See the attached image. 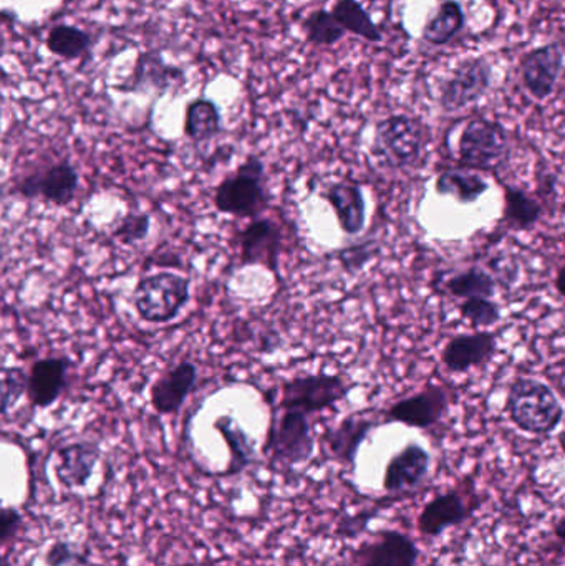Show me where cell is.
Listing matches in <instances>:
<instances>
[{"label": "cell", "instance_id": "603a6c76", "mask_svg": "<svg viewBox=\"0 0 565 566\" xmlns=\"http://www.w3.org/2000/svg\"><path fill=\"white\" fill-rule=\"evenodd\" d=\"M215 429L222 436L229 449V464L221 478L241 474L249 465L254 464V439L249 438L248 432L232 416H219L215 421Z\"/></svg>", "mask_w": 565, "mask_h": 566}, {"label": "cell", "instance_id": "f35d334b", "mask_svg": "<svg viewBox=\"0 0 565 566\" xmlns=\"http://www.w3.org/2000/svg\"><path fill=\"white\" fill-rule=\"evenodd\" d=\"M556 289H557V292H559L561 295H563L565 298V265H564V268L559 269V272H557Z\"/></svg>", "mask_w": 565, "mask_h": 566}, {"label": "cell", "instance_id": "8fae6325", "mask_svg": "<svg viewBox=\"0 0 565 566\" xmlns=\"http://www.w3.org/2000/svg\"><path fill=\"white\" fill-rule=\"evenodd\" d=\"M236 244L244 265H264L279 279V255L282 251V229L271 219H254L236 234Z\"/></svg>", "mask_w": 565, "mask_h": 566}, {"label": "cell", "instance_id": "7a4b0ae2", "mask_svg": "<svg viewBox=\"0 0 565 566\" xmlns=\"http://www.w3.org/2000/svg\"><path fill=\"white\" fill-rule=\"evenodd\" d=\"M511 421L530 434H550L559 428L564 408L553 389L533 378H520L508 392Z\"/></svg>", "mask_w": 565, "mask_h": 566}, {"label": "cell", "instance_id": "484cf974", "mask_svg": "<svg viewBox=\"0 0 565 566\" xmlns=\"http://www.w3.org/2000/svg\"><path fill=\"white\" fill-rule=\"evenodd\" d=\"M437 191L443 196H451L461 205H473L490 185L478 172L468 169H447L437 178Z\"/></svg>", "mask_w": 565, "mask_h": 566}, {"label": "cell", "instance_id": "836d02e7", "mask_svg": "<svg viewBox=\"0 0 565 566\" xmlns=\"http://www.w3.org/2000/svg\"><path fill=\"white\" fill-rule=\"evenodd\" d=\"M461 315L474 326H493L500 322L501 312L496 302L491 298H467L460 305Z\"/></svg>", "mask_w": 565, "mask_h": 566}, {"label": "cell", "instance_id": "4fadbf2b", "mask_svg": "<svg viewBox=\"0 0 565 566\" xmlns=\"http://www.w3.org/2000/svg\"><path fill=\"white\" fill-rule=\"evenodd\" d=\"M73 361L66 356H46L36 359L29 371V396L33 408L46 409L59 401L69 386L70 369Z\"/></svg>", "mask_w": 565, "mask_h": 566}, {"label": "cell", "instance_id": "ffe728a7", "mask_svg": "<svg viewBox=\"0 0 565 566\" xmlns=\"http://www.w3.org/2000/svg\"><path fill=\"white\" fill-rule=\"evenodd\" d=\"M100 446L92 441L72 442L63 446L56 452L59 462L55 465V475L60 484L66 489H82L88 484L100 461Z\"/></svg>", "mask_w": 565, "mask_h": 566}, {"label": "cell", "instance_id": "e0dca14e", "mask_svg": "<svg viewBox=\"0 0 565 566\" xmlns=\"http://www.w3.org/2000/svg\"><path fill=\"white\" fill-rule=\"evenodd\" d=\"M477 505H471L460 492L451 491L428 502L418 517V531L425 537H438L447 528L457 527L471 517Z\"/></svg>", "mask_w": 565, "mask_h": 566}, {"label": "cell", "instance_id": "cb8c5ba5", "mask_svg": "<svg viewBox=\"0 0 565 566\" xmlns=\"http://www.w3.org/2000/svg\"><path fill=\"white\" fill-rule=\"evenodd\" d=\"M464 23L463 6L458 0H441L437 13L425 23L421 36L430 45L443 46L463 30Z\"/></svg>", "mask_w": 565, "mask_h": 566}, {"label": "cell", "instance_id": "7c38bea8", "mask_svg": "<svg viewBox=\"0 0 565 566\" xmlns=\"http://www.w3.org/2000/svg\"><path fill=\"white\" fill-rule=\"evenodd\" d=\"M450 405L443 386H430L410 398L400 399L385 412V421L401 422L410 428L428 429L437 424Z\"/></svg>", "mask_w": 565, "mask_h": 566}, {"label": "cell", "instance_id": "44dd1931", "mask_svg": "<svg viewBox=\"0 0 565 566\" xmlns=\"http://www.w3.org/2000/svg\"><path fill=\"white\" fill-rule=\"evenodd\" d=\"M377 424L378 422L374 419L350 415L341 424L328 429L325 432L324 441L332 458L341 464L350 465L354 469L360 446L364 444L368 434L377 428Z\"/></svg>", "mask_w": 565, "mask_h": 566}, {"label": "cell", "instance_id": "5b68a950", "mask_svg": "<svg viewBox=\"0 0 565 566\" xmlns=\"http://www.w3.org/2000/svg\"><path fill=\"white\" fill-rule=\"evenodd\" d=\"M511 142L501 123L474 118L464 126L458 142V155L464 168L478 171L498 169L510 158Z\"/></svg>", "mask_w": 565, "mask_h": 566}, {"label": "cell", "instance_id": "30bf717a", "mask_svg": "<svg viewBox=\"0 0 565 566\" xmlns=\"http://www.w3.org/2000/svg\"><path fill=\"white\" fill-rule=\"evenodd\" d=\"M564 49L559 42L530 50L521 60V82L533 98L544 102L553 95L564 70Z\"/></svg>", "mask_w": 565, "mask_h": 566}, {"label": "cell", "instance_id": "d590c367", "mask_svg": "<svg viewBox=\"0 0 565 566\" xmlns=\"http://www.w3.org/2000/svg\"><path fill=\"white\" fill-rule=\"evenodd\" d=\"M43 560L46 566H82L86 564V555L73 551L69 542L59 541L50 545Z\"/></svg>", "mask_w": 565, "mask_h": 566}, {"label": "cell", "instance_id": "60d3db41", "mask_svg": "<svg viewBox=\"0 0 565 566\" xmlns=\"http://www.w3.org/2000/svg\"><path fill=\"white\" fill-rule=\"evenodd\" d=\"M559 444H561V448H563V451L565 452V431L561 432Z\"/></svg>", "mask_w": 565, "mask_h": 566}, {"label": "cell", "instance_id": "4316f807", "mask_svg": "<svg viewBox=\"0 0 565 566\" xmlns=\"http://www.w3.org/2000/svg\"><path fill=\"white\" fill-rule=\"evenodd\" d=\"M331 12L344 27L345 32L354 33L372 43L384 40L380 27L374 22L368 10L358 0H335Z\"/></svg>", "mask_w": 565, "mask_h": 566}, {"label": "cell", "instance_id": "83f0119b", "mask_svg": "<svg viewBox=\"0 0 565 566\" xmlns=\"http://www.w3.org/2000/svg\"><path fill=\"white\" fill-rule=\"evenodd\" d=\"M90 46H92V35L79 27L66 25V23L52 27L46 35V49L63 60L80 59L88 52Z\"/></svg>", "mask_w": 565, "mask_h": 566}, {"label": "cell", "instance_id": "2e32d148", "mask_svg": "<svg viewBox=\"0 0 565 566\" xmlns=\"http://www.w3.org/2000/svg\"><path fill=\"white\" fill-rule=\"evenodd\" d=\"M498 348V338L494 333L477 332L468 335H458L444 346V368L451 373H467L478 368L493 358Z\"/></svg>", "mask_w": 565, "mask_h": 566}, {"label": "cell", "instance_id": "9a60e30c", "mask_svg": "<svg viewBox=\"0 0 565 566\" xmlns=\"http://www.w3.org/2000/svg\"><path fill=\"white\" fill-rule=\"evenodd\" d=\"M198 382V366L181 361L153 382L151 406L158 415H178Z\"/></svg>", "mask_w": 565, "mask_h": 566}, {"label": "cell", "instance_id": "9c48e42d", "mask_svg": "<svg viewBox=\"0 0 565 566\" xmlns=\"http://www.w3.org/2000/svg\"><path fill=\"white\" fill-rule=\"evenodd\" d=\"M493 82V66L484 56L458 63L440 90V106L447 113L460 112L480 102Z\"/></svg>", "mask_w": 565, "mask_h": 566}, {"label": "cell", "instance_id": "f1b7e54d", "mask_svg": "<svg viewBox=\"0 0 565 566\" xmlns=\"http://www.w3.org/2000/svg\"><path fill=\"white\" fill-rule=\"evenodd\" d=\"M496 279L481 268L467 269L448 279L447 292L458 298H491L496 292Z\"/></svg>", "mask_w": 565, "mask_h": 566}, {"label": "cell", "instance_id": "7402d4cb", "mask_svg": "<svg viewBox=\"0 0 565 566\" xmlns=\"http://www.w3.org/2000/svg\"><path fill=\"white\" fill-rule=\"evenodd\" d=\"M325 201L334 209L338 226L347 235H358L367 222L364 191L354 182H334L324 192Z\"/></svg>", "mask_w": 565, "mask_h": 566}, {"label": "cell", "instance_id": "ba28073f", "mask_svg": "<svg viewBox=\"0 0 565 566\" xmlns=\"http://www.w3.org/2000/svg\"><path fill=\"white\" fill-rule=\"evenodd\" d=\"M79 186V169L69 159H60L17 179L10 195L20 196L22 199L40 198L49 205L65 208L75 199Z\"/></svg>", "mask_w": 565, "mask_h": 566}, {"label": "cell", "instance_id": "5bb4252c", "mask_svg": "<svg viewBox=\"0 0 565 566\" xmlns=\"http://www.w3.org/2000/svg\"><path fill=\"white\" fill-rule=\"evenodd\" d=\"M420 551L408 535L381 531L355 554L357 566H417Z\"/></svg>", "mask_w": 565, "mask_h": 566}, {"label": "cell", "instance_id": "8992f818", "mask_svg": "<svg viewBox=\"0 0 565 566\" xmlns=\"http://www.w3.org/2000/svg\"><path fill=\"white\" fill-rule=\"evenodd\" d=\"M262 451L271 455L275 464L287 468L311 461L315 452V439L308 415L299 409H282V416L272 422Z\"/></svg>", "mask_w": 565, "mask_h": 566}, {"label": "cell", "instance_id": "52a82bcc", "mask_svg": "<svg viewBox=\"0 0 565 566\" xmlns=\"http://www.w3.org/2000/svg\"><path fill=\"white\" fill-rule=\"evenodd\" d=\"M352 388L354 385H348L341 375L317 373L297 376L282 385L279 408L299 409L305 415H315L344 401Z\"/></svg>", "mask_w": 565, "mask_h": 566}, {"label": "cell", "instance_id": "e575fe53", "mask_svg": "<svg viewBox=\"0 0 565 566\" xmlns=\"http://www.w3.org/2000/svg\"><path fill=\"white\" fill-rule=\"evenodd\" d=\"M377 254V242H360L337 252V261L348 274L362 271Z\"/></svg>", "mask_w": 565, "mask_h": 566}, {"label": "cell", "instance_id": "d4e9b609", "mask_svg": "<svg viewBox=\"0 0 565 566\" xmlns=\"http://www.w3.org/2000/svg\"><path fill=\"white\" fill-rule=\"evenodd\" d=\"M222 132L221 112L209 98H196L186 106L185 135L191 142L206 143Z\"/></svg>", "mask_w": 565, "mask_h": 566}, {"label": "cell", "instance_id": "d6a6232c", "mask_svg": "<svg viewBox=\"0 0 565 566\" xmlns=\"http://www.w3.org/2000/svg\"><path fill=\"white\" fill-rule=\"evenodd\" d=\"M0 389H2V399H0L2 416H7L10 408H13L29 389V375H27L25 369L19 368V366L3 368Z\"/></svg>", "mask_w": 565, "mask_h": 566}, {"label": "cell", "instance_id": "ac0fdd59", "mask_svg": "<svg viewBox=\"0 0 565 566\" xmlns=\"http://www.w3.org/2000/svg\"><path fill=\"white\" fill-rule=\"evenodd\" d=\"M430 471V454L420 444L405 446L390 459L385 469L384 489L390 494L411 491L417 488Z\"/></svg>", "mask_w": 565, "mask_h": 566}, {"label": "cell", "instance_id": "ab89813d", "mask_svg": "<svg viewBox=\"0 0 565 566\" xmlns=\"http://www.w3.org/2000/svg\"><path fill=\"white\" fill-rule=\"evenodd\" d=\"M554 534H556V537L565 545V515L557 522L556 527H554Z\"/></svg>", "mask_w": 565, "mask_h": 566}, {"label": "cell", "instance_id": "277c9868", "mask_svg": "<svg viewBox=\"0 0 565 566\" xmlns=\"http://www.w3.org/2000/svg\"><path fill=\"white\" fill-rule=\"evenodd\" d=\"M425 148V129L414 116L394 115L375 126L372 155L390 168H408L420 159Z\"/></svg>", "mask_w": 565, "mask_h": 566}, {"label": "cell", "instance_id": "4dcf8cb0", "mask_svg": "<svg viewBox=\"0 0 565 566\" xmlns=\"http://www.w3.org/2000/svg\"><path fill=\"white\" fill-rule=\"evenodd\" d=\"M305 36L308 42L317 46H332L341 42L345 36L344 27L337 22L334 13L325 9L314 10L305 17L304 23Z\"/></svg>", "mask_w": 565, "mask_h": 566}, {"label": "cell", "instance_id": "f546056e", "mask_svg": "<svg viewBox=\"0 0 565 566\" xmlns=\"http://www.w3.org/2000/svg\"><path fill=\"white\" fill-rule=\"evenodd\" d=\"M504 216L517 229H531L543 218L540 202L523 189L506 188L504 192Z\"/></svg>", "mask_w": 565, "mask_h": 566}, {"label": "cell", "instance_id": "1f68e13d", "mask_svg": "<svg viewBox=\"0 0 565 566\" xmlns=\"http://www.w3.org/2000/svg\"><path fill=\"white\" fill-rule=\"evenodd\" d=\"M151 228V218L145 212H129L113 229V238L123 245H138L145 241Z\"/></svg>", "mask_w": 565, "mask_h": 566}, {"label": "cell", "instance_id": "8d00e7d4", "mask_svg": "<svg viewBox=\"0 0 565 566\" xmlns=\"http://www.w3.org/2000/svg\"><path fill=\"white\" fill-rule=\"evenodd\" d=\"M22 524V514L15 507L2 509V512H0V542H2V547L12 542Z\"/></svg>", "mask_w": 565, "mask_h": 566}, {"label": "cell", "instance_id": "3957f363", "mask_svg": "<svg viewBox=\"0 0 565 566\" xmlns=\"http://www.w3.org/2000/svg\"><path fill=\"white\" fill-rule=\"evenodd\" d=\"M191 282L185 275L158 272L136 283L133 303L139 318L146 323L172 322L189 302Z\"/></svg>", "mask_w": 565, "mask_h": 566}, {"label": "cell", "instance_id": "d6986e66", "mask_svg": "<svg viewBox=\"0 0 565 566\" xmlns=\"http://www.w3.org/2000/svg\"><path fill=\"white\" fill-rule=\"evenodd\" d=\"M185 83V72L178 66L169 65L158 52H146L139 55L133 75L119 86L123 92H148L155 90L166 93L178 88Z\"/></svg>", "mask_w": 565, "mask_h": 566}, {"label": "cell", "instance_id": "6da1fadb", "mask_svg": "<svg viewBox=\"0 0 565 566\" xmlns=\"http://www.w3.org/2000/svg\"><path fill=\"white\" fill-rule=\"evenodd\" d=\"M265 165L258 155H249L232 175L226 176L215 191V206L222 214L258 219L269 208Z\"/></svg>", "mask_w": 565, "mask_h": 566}, {"label": "cell", "instance_id": "74e56055", "mask_svg": "<svg viewBox=\"0 0 565 566\" xmlns=\"http://www.w3.org/2000/svg\"><path fill=\"white\" fill-rule=\"evenodd\" d=\"M375 517H377V511L362 512V514L355 515V517L344 518V522L338 525V534L347 538L357 537L362 531L367 528L368 522Z\"/></svg>", "mask_w": 565, "mask_h": 566}]
</instances>
